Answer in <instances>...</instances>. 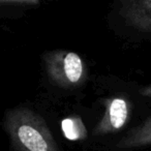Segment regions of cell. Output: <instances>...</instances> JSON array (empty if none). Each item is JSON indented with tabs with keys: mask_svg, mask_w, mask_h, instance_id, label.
<instances>
[{
	"mask_svg": "<svg viewBox=\"0 0 151 151\" xmlns=\"http://www.w3.org/2000/svg\"><path fill=\"white\" fill-rule=\"evenodd\" d=\"M47 75L54 84L61 88H76L84 83L86 67L77 53L66 50H55L44 55Z\"/></svg>",
	"mask_w": 151,
	"mask_h": 151,
	"instance_id": "cell-2",
	"label": "cell"
},
{
	"mask_svg": "<svg viewBox=\"0 0 151 151\" xmlns=\"http://www.w3.org/2000/svg\"><path fill=\"white\" fill-rule=\"evenodd\" d=\"M120 15L126 23L142 32H151V0L123 1Z\"/></svg>",
	"mask_w": 151,
	"mask_h": 151,
	"instance_id": "cell-4",
	"label": "cell"
},
{
	"mask_svg": "<svg viewBox=\"0 0 151 151\" xmlns=\"http://www.w3.org/2000/svg\"><path fill=\"white\" fill-rule=\"evenodd\" d=\"M62 134L69 141H81L86 139L87 129L80 116L73 115L61 121Z\"/></svg>",
	"mask_w": 151,
	"mask_h": 151,
	"instance_id": "cell-6",
	"label": "cell"
},
{
	"mask_svg": "<svg viewBox=\"0 0 151 151\" xmlns=\"http://www.w3.org/2000/svg\"><path fill=\"white\" fill-rule=\"evenodd\" d=\"M151 145V116L132 129L116 145L120 150H129Z\"/></svg>",
	"mask_w": 151,
	"mask_h": 151,
	"instance_id": "cell-5",
	"label": "cell"
},
{
	"mask_svg": "<svg viewBox=\"0 0 151 151\" xmlns=\"http://www.w3.org/2000/svg\"><path fill=\"white\" fill-rule=\"evenodd\" d=\"M4 127L15 151H60L44 118L28 108L9 110Z\"/></svg>",
	"mask_w": 151,
	"mask_h": 151,
	"instance_id": "cell-1",
	"label": "cell"
},
{
	"mask_svg": "<svg viewBox=\"0 0 151 151\" xmlns=\"http://www.w3.org/2000/svg\"><path fill=\"white\" fill-rule=\"evenodd\" d=\"M101 103L105 107V113L93 129L94 136H104L118 132L125 125L129 117L130 105L124 97H109L103 99Z\"/></svg>",
	"mask_w": 151,
	"mask_h": 151,
	"instance_id": "cell-3",
	"label": "cell"
},
{
	"mask_svg": "<svg viewBox=\"0 0 151 151\" xmlns=\"http://www.w3.org/2000/svg\"><path fill=\"white\" fill-rule=\"evenodd\" d=\"M141 94L144 95V96H148V97H151V86H148V87H145V88L141 89Z\"/></svg>",
	"mask_w": 151,
	"mask_h": 151,
	"instance_id": "cell-8",
	"label": "cell"
},
{
	"mask_svg": "<svg viewBox=\"0 0 151 151\" xmlns=\"http://www.w3.org/2000/svg\"><path fill=\"white\" fill-rule=\"evenodd\" d=\"M2 4H14V5H35L38 4L40 1L37 0H2Z\"/></svg>",
	"mask_w": 151,
	"mask_h": 151,
	"instance_id": "cell-7",
	"label": "cell"
}]
</instances>
